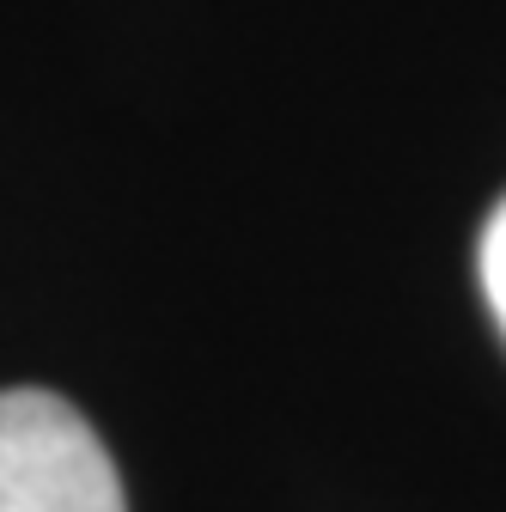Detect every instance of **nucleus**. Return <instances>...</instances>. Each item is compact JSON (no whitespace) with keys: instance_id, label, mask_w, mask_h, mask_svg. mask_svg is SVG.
Instances as JSON below:
<instances>
[{"instance_id":"nucleus-1","label":"nucleus","mask_w":506,"mask_h":512,"mask_svg":"<svg viewBox=\"0 0 506 512\" xmlns=\"http://www.w3.org/2000/svg\"><path fill=\"white\" fill-rule=\"evenodd\" d=\"M0 512H129L92 421L55 391H0Z\"/></svg>"},{"instance_id":"nucleus-2","label":"nucleus","mask_w":506,"mask_h":512,"mask_svg":"<svg viewBox=\"0 0 506 512\" xmlns=\"http://www.w3.org/2000/svg\"><path fill=\"white\" fill-rule=\"evenodd\" d=\"M482 287H488V305H494L500 330H506V202L494 208V220L482 232Z\"/></svg>"}]
</instances>
